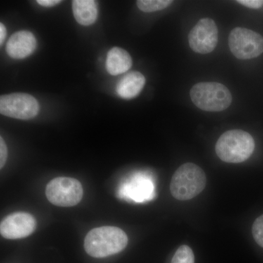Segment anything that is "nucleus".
Returning <instances> with one entry per match:
<instances>
[{
	"instance_id": "412c9836",
	"label": "nucleus",
	"mask_w": 263,
	"mask_h": 263,
	"mask_svg": "<svg viewBox=\"0 0 263 263\" xmlns=\"http://www.w3.org/2000/svg\"><path fill=\"white\" fill-rule=\"evenodd\" d=\"M7 30L4 24H0V45H3L4 42L5 37H6Z\"/></svg>"
},
{
	"instance_id": "2eb2a0df",
	"label": "nucleus",
	"mask_w": 263,
	"mask_h": 263,
	"mask_svg": "<svg viewBox=\"0 0 263 263\" xmlns=\"http://www.w3.org/2000/svg\"><path fill=\"white\" fill-rule=\"evenodd\" d=\"M173 1L171 0H138L137 5L141 11L145 13H152L167 8Z\"/></svg>"
},
{
	"instance_id": "4468645a",
	"label": "nucleus",
	"mask_w": 263,
	"mask_h": 263,
	"mask_svg": "<svg viewBox=\"0 0 263 263\" xmlns=\"http://www.w3.org/2000/svg\"><path fill=\"white\" fill-rule=\"evenodd\" d=\"M72 12L78 23L82 26L91 25L98 18V3L94 0H74Z\"/></svg>"
},
{
	"instance_id": "f03ea898",
	"label": "nucleus",
	"mask_w": 263,
	"mask_h": 263,
	"mask_svg": "<svg viewBox=\"0 0 263 263\" xmlns=\"http://www.w3.org/2000/svg\"><path fill=\"white\" fill-rule=\"evenodd\" d=\"M255 143L247 132L233 129L223 133L215 146L216 155L228 163H240L248 160L254 152Z\"/></svg>"
},
{
	"instance_id": "f257e3e1",
	"label": "nucleus",
	"mask_w": 263,
	"mask_h": 263,
	"mask_svg": "<svg viewBox=\"0 0 263 263\" xmlns=\"http://www.w3.org/2000/svg\"><path fill=\"white\" fill-rule=\"evenodd\" d=\"M127 243V235L122 229L103 226L90 230L84 239V249L91 257L104 258L122 252Z\"/></svg>"
},
{
	"instance_id": "20e7f679",
	"label": "nucleus",
	"mask_w": 263,
	"mask_h": 263,
	"mask_svg": "<svg viewBox=\"0 0 263 263\" xmlns=\"http://www.w3.org/2000/svg\"><path fill=\"white\" fill-rule=\"evenodd\" d=\"M192 101L195 106L209 112H220L231 105V92L224 85L216 82H202L195 84L190 91Z\"/></svg>"
},
{
	"instance_id": "f3484780",
	"label": "nucleus",
	"mask_w": 263,
	"mask_h": 263,
	"mask_svg": "<svg viewBox=\"0 0 263 263\" xmlns=\"http://www.w3.org/2000/svg\"><path fill=\"white\" fill-rule=\"evenodd\" d=\"M252 235L257 245L263 248V214L254 221L252 226Z\"/></svg>"
},
{
	"instance_id": "9d476101",
	"label": "nucleus",
	"mask_w": 263,
	"mask_h": 263,
	"mask_svg": "<svg viewBox=\"0 0 263 263\" xmlns=\"http://www.w3.org/2000/svg\"><path fill=\"white\" fill-rule=\"evenodd\" d=\"M36 47L37 41L32 32L19 31L10 37L6 51L11 58L22 60L32 54Z\"/></svg>"
},
{
	"instance_id": "7ed1b4c3",
	"label": "nucleus",
	"mask_w": 263,
	"mask_h": 263,
	"mask_svg": "<svg viewBox=\"0 0 263 263\" xmlns=\"http://www.w3.org/2000/svg\"><path fill=\"white\" fill-rule=\"evenodd\" d=\"M206 185V176L201 167L187 162L176 170L171 180V195L179 200H189L202 193Z\"/></svg>"
},
{
	"instance_id": "6ab92c4d",
	"label": "nucleus",
	"mask_w": 263,
	"mask_h": 263,
	"mask_svg": "<svg viewBox=\"0 0 263 263\" xmlns=\"http://www.w3.org/2000/svg\"><path fill=\"white\" fill-rule=\"evenodd\" d=\"M237 3L252 9H259L263 5L262 0H238Z\"/></svg>"
},
{
	"instance_id": "aec40b11",
	"label": "nucleus",
	"mask_w": 263,
	"mask_h": 263,
	"mask_svg": "<svg viewBox=\"0 0 263 263\" xmlns=\"http://www.w3.org/2000/svg\"><path fill=\"white\" fill-rule=\"evenodd\" d=\"M37 3L43 7L50 8V7L55 6V5L60 4L61 1L60 0H37Z\"/></svg>"
},
{
	"instance_id": "423d86ee",
	"label": "nucleus",
	"mask_w": 263,
	"mask_h": 263,
	"mask_svg": "<svg viewBox=\"0 0 263 263\" xmlns=\"http://www.w3.org/2000/svg\"><path fill=\"white\" fill-rule=\"evenodd\" d=\"M228 43L230 51L238 60H251L263 53L262 36L249 29H233L230 33Z\"/></svg>"
},
{
	"instance_id": "a211bd4d",
	"label": "nucleus",
	"mask_w": 263,
	"mask_h": 263,
	"mask_svg": "<svg viewBox=\"0 0 263 263\" xmlns=\"http://www.w3.org/2000/svg\"><path fill=\"white\" fill-rule=\"evenodd\" d=\"M8 159V148L3 137L0 138V168L3 169Z\"/></svg>"
},
{
	"instance_id": "1a4fd4ad",
	"label": "nucleus",
	"mask_w": 263,
	"mask_h": 263,
	"mask_svg": "<svg viewBox=\"0 0 263 263\" xmlns=\"http://www.w3.org/2000/svg\"><path fill=\"white\" fill-rule=\"evenodd\" d=\"M37 221L29 213L16 212L7 216L0 224V233L7 239H20L34 233Z\"/></svg>"
},
{
	"instance_id": "39448f33",
	"label": "nucleus",
	"mask_w": 263,
	"mask_h": 263,
	"mask_svg": "<svg viewBox=\"0 0 263 263\" xmlns=\"http://www.w3.org/2000/svg\"><path fill=\"white\" fill-rule=\"evenodd\" d=\"M46 195L48 201L60 207H72L79 204L84 196L80 181L68 177H58L48 183Z\"/></svg>"
},
{
	"instance_id": "f8f14e48",
	"label": "nucleus",
	"mask_w": 263,
	"mask_h": 263,
	"mask_svg": "<svg viewBox=\"0 0 263 263\" xmlns=\"http://www.w3.org/2000/svg\"><path fill=\"white\" fill-rule=\"evenodd\" d=\"M153 193V184L148 179L136 178L133 179L130 182L124 184L122 190L119 191L121 196H125L136 200L143 201L149 200Z\"/></svg>"
},
{
	"instance_id": "dca6fc26",
	"label": "nucleus",
	"mask_w": 263,
	"mask_h": 263,
	"mask_svg": "<svg viewBox=\"0 0 263 263\" xmlns=\"http://www.w3.org/2000/svg\"><path fill=\"white\" fill-rule=\"evenodd\" d=\"M171 263H195L193 250L188 246H181L175 253Z\"/></svg>"
},
{
	"instance_id": "6e6552de",
	"label": "nucleus",
	"mask_w": 263,
	"mask_h": 263,
	"mask_svg": "<svg viewBox=\"0 0 263 263\" xmlns=\"http://www.w3.org/2000/svg\"><path fill=\"white\" fill-rule=\"evenodd\" d=\"M190 48L196 53L207 54L218 43V27L212 18H202L189 34Z\"/></svg>"
},
{
	"instance_id": "ddd939ff",
	"label": "nucleus",
	"mask_w": 263,
	"mask_h": 263,
	"mask_svg": "<svg viewBox=\"0 0 263 263\" xmlns=\"http://www.w3.org/2000/svg\"><path fill=\"white\" fill-rule=\"evenodd\" d=\"M133 65L129 53L121 48L114 47L109 51L106 60L107 70L110 75L118 76L127 72Z\"/></svg>"
},
{
	"instance_id": "9b49d317",
	"label": "nucleus",
	"mask_w": 263,
	"mask_h": 263,
	"mask_svg": "<svg viewBox=\"0 0 263 263\" xmlns=\"http://www.w3.org/2000/svg\"><path fill=\"white\" fill-rule=\"evenodd\" d=\"M145 84L146 79L144 76L138 71H133L124 76L118 83L117 94L126 100L136 98L143 90Z\"/></svg>"
},
{
	"instance_id": "0eeeda50",
	"label": "nucleus",
	"mask_w": 263,
	"mask_h": 263,
	"mask_svg": "<svg viewBox=\"0 0 263 263\" xmlns=\"http://www.w3.org/2000/svg\"><path fill=\"white\" fill-rule=\"evenodd\" d=\"M39 103L32 95L13 93L0 98V113L13 119L27 120L37 115Z\"/></svg>"
}]
</instances>
